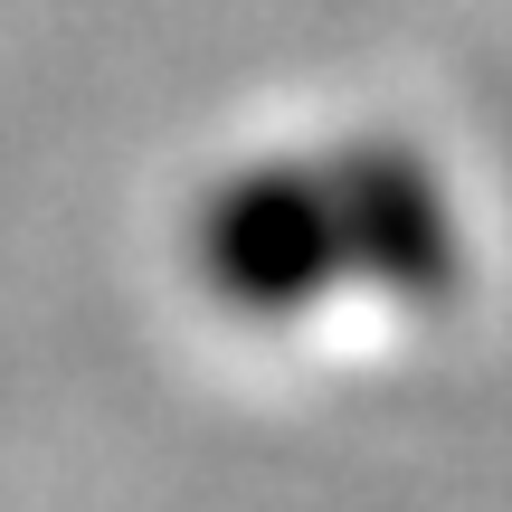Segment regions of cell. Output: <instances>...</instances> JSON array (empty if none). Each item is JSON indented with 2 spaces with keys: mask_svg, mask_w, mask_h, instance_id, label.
<instances>
[{
  "mask_svg": "<svg viewBox=\"0 0 512 512\" xmlns=\"http://www.w3.org/2000/svg\"><path fill=\"white\" fill-rule=\"evenodd\" d=\"M200 275L228 313H256V323L323 304L332 275H351V219L332 162H266L219 181L200 219Z\"/></svg>",
  "mask_w": 512,
  "mask_h": 512,
  "instance_id": "cell-1",
  "label": "cell"
},
{
  "mask_svg": "<svg viewBox=\"0 0 512 512\" xmlns=\"http://www.w3.org/2000/svg\"><path fill=\"white\" fill-rule=\"evenodd\" d=\"M332 190H342V219H351V275L408 294V304H437L456 285L465 238H456V209H446L437 171L418 152L361 143L332 162Z\"/></svg>",
  "mask_w": 512,
  "mask_h": 512,
  "instance_id": "cell-2",
  "label": "cell"
}]
</instances>
